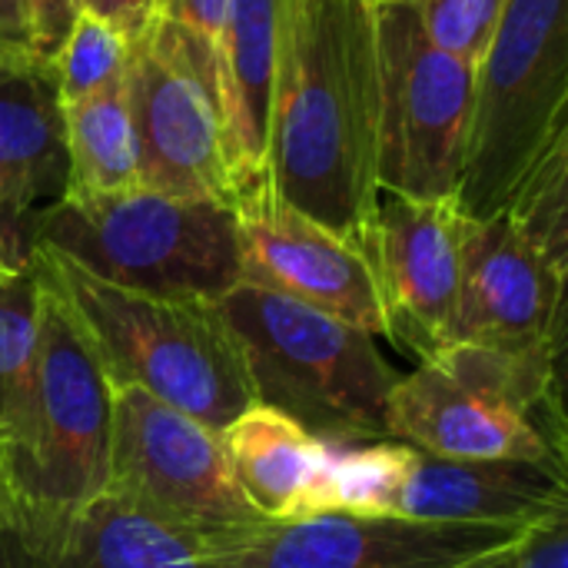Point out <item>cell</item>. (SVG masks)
<instances>
[{
  "mask_svg": "<svg viewBox=\"0 0 568 568\" xmlns=\"http://www.w3.org/2000/svg\"><path fill=\"white\" fill-rule=\"evenodd\" d=\"M463 220L456 200H413L379 190L366 260L383 310V336L416 359L449 346Z\"/></svg>",
  "mask_w": 568,
  "mask_h": 568,
  "instance_id": "obj_14",
  "label": "cell"
},
{
  "mask_svg": "<svg viewBox=\"0 0 568 568\" xmlns=\"http://www.w3.org/2000/svg\"><path fill=\"white\" fill-rule=\"evenodd\" d=\"M379 23V190L456 200L476 103V63L439 50L419 3H376Z\"/></svg>",
  "mask_w": 568,
  "mask_h": 568,
  "instance_id": "obj_8",
  "label": "cell"
},
{
  "mask_svg": "<svg viewBox=\"0 0 568 568\" xmlns=\"http://www.w3.org/2000/svg\"><path fill=\"white\" fill-rule=\"evenodd\" d=\"M0 60H10V57H3V53H0Z\"/></svg>",
  "mask_w": 568,
  "mask_h": 568,
  "instance_id": "obj_33",
  "label": "cell"
},
{
  "mask_svg": "<svg viewBox=\"0 0 568 568\" xmlns=\"http://www.w3.org/2000/svg\"><path fill=\"white\" fill-rule=\"evenodd\" d=\"M240 283L263 286L373 336H383V310L366 253L290 206L266 183L236 203Z\"/></svg>",
  "mask_w": 568,
  "mask_h": 568,
  "instance_id": "obj_13",
  "label": "cell"
},
{
  "mask_svg": "<svg viewBox=\"0 0 568 568\" xmlns=\"http://www.w3.org/2000/svg\"><path fill=\"white\" fill-rule=\"evenodd\" d=\"M568 513L566 469L526 459H446L406 446L389 516L419 523L519 526Z\"/></svg>",
  "mask_w": 568,
  "mask_h": 568,
  "instance_id": "obj_16",
  "label": "cell"
},
{
  "mask_svg": "<svg viewBox=\"0 0 568 568\" xmlns=\"http://www.w3.org/2000/svg\"><path fill=\"white\" fill-rule=\"evenodd\" d=\"M37 280L30 403L20 429L0 439V536L17 552L93 503L110 473V383L40 266Z\"/></svg>",
  "mask_w": 568,
  "mask_h": 568,
  "instance_id": "obj_2",
  "label": "cell"
},
{
  "mask_svg": "<svg viewBox=\"0 0 568 568\" xmlns=\"http://www.w3.org/2000/svg\"><path fill=\"white\" fill-rule=\"evenodd\" d=\"M568 0H509L476 67V103L456 206L499 213L542 153L568 136Z\"/></svg>",
  "mask_w": 568,
  "mask_h": 568,
  "instance_id": "obj_7",
  "label": "cell"
},
{
  "mask_svg": "<svg viewBox=\"0 0 568 568\" xmlns=\"http://www.w3.org/2000/svg\"><path fill=\"white\" fill-rule=\"evenodd\" d=\"M216 306L256 403L286 413L326 446L389 439L386 399L399 373L373 333L253 283H236Z\"/></svg>",
  "mask_w": 568,
  "mask_h": 568,
  "instance_id": "obj_4",
  "label": "cell"
},
{
  "mask_svg": "<svg viewBox=\"0 0 568 568\" xmlns=\"http://www.w3.org/2000/svg\"><path fill=\"white\" fill-rule=\"evenodd\" d=\"M0 53L3 57H37L27 0H0Z\"/></svg>",
  "mask_w": 568,
  "mask_h": 568,
  "instance_id": "obj_29",
  "label": "cell"
},
{
  "mask_svg": "<svg viewBox=\"0 0 568 568\" xmlns=\"http://www.w3.org/2000/svg\"><path fill=\"white\" fill-rule=\"evenodd\" d=\"M376 0H280L266 176L366 253L376 216Z\"/></svg>",
  "mask_w": 568,
  "mask_h": 568,
  "instance_id": "obj_1",
  "label": "cell"
},
{
  "mask_svg": "<svg viewBox=\"0 0 568 568\" xmlns=\"http://www.w3.org/2000/svg\"><path fill=\"white\" fill-rule=\"evenodd\" d=\"M230 469L246 503L270 523H296L326 513L333 446L306 433L286 413L253 403L220 429Z\"/></svg>",
  "mask_w": 568,
  "mask_h": 568,
  "instance_id": "obj_18",
  "label": "cell"
},
{
  "mask_svg": "<svg viewBox=\"0 0 568 568\" xmlns=\"http://www.w3.org/2000/svg\"><path fill=\"white\" fill-rule=\"evenodd\" d=\"M37 246L90 276L170 300H220L240 283L236 210L206 196L120 190L63 196L40 223Z\"/></svg>",
  "mask_w": 568,
  "mask_h": 568,
  "instance_id": "obj_6",
  "label": "cell"
},
{
  "mask_svg": "<svg viewBox=\"0 0 568 568\" xmlns=\"http://www.w3.org/2000/svg\"><path fill=\"white\" fill-rule=\"evenodd\" d=\"M33 27V53L50 63L77 17V0H27Z\"/></svg>",
  "mask_w": 568,
  "mask_h": 568,
  "instance_id": "obj_28",
  "label": "cell"
},
{
  "mask_svg": "<svg viewBox=\"0 0 568 568\" xmlns=\"http://www.w3.org/2000/svg\"><path fill=\"white\" fill-rule=\"evenodd\" d=\"M123 83L136 133L140 186L233 203L216 53L160 13L130 43Z\"/></svg>",
  "mask_w": 568,
  "mask_h": 568,
  "instance_id": "obj_10",
  "label": "cell"
},
{
  "mask_svg": "<svg viewBox=\"0 0 568 568\" xmlns=\"http://www.w3.org/2000/svg\"><path fill=\"white\" fill-rule=\"evenodd\" d=\"M77 10L106 20L110 27H116L133 43L166 10V0H77Z\"/></svg>",
  "mask_w": 568,
  "mask_h": 568,
  "instance_id": "obj_26",
  "label": "cell"
},
{
  "mask_svg": "<svg viewBox=\"0 0 568 568\" xmlns=\"http://www.w3.org/2000/svg\"><path fill=\"white\" fill-rule=\"evenodd\" d=\"M67 190L63 100L50 63L0 60V273L30 266L40 223Z\"/></svg>",
  "mask_w": 568,
  "mask_h": 568,
  "instance_id": "obj_15",
  "label": "cell"
},
{
  "mask_svg": "<svg viewBox=\"0 0 568 568\" xmlns=\"http://www.w3.org/2000/svg\"><path fill=\"white\" fill-rule=\"evenodd\" d=\"M513 568H568V513L529 526L516 542Z\"/></svg>",
  "mask_w": 568,
  "mask_h": 568,
  "instance_id": "obj_25",
  "label": "cell"
},
{
  "mask_svg": "<svg viewBox=\"0 0 568 568\" xmlns=\"http://www.w3.org/2000/svg\"><path fill=\"white\" fill-rule=\"evenodd\" d=\"M526 529L320 513L263 523L230 542L216 568H466L509 549Z\"/></svg>",
  "mask_w": 568,
  "mask_h": 568,
  "instance_id": "obj_11",
  "label": "cell"
},
{
  "mask_svg": "<svg viewBox=\"0 0 568 568\" xmlns=\"http://www.w3.org/2000/svg\"><path fill=\"white\" fill-rule=\"evenodd\" d=\"M566 273L509 213L466 216L449 346L562 353Z\"/></svg>",
  "mask_w": 568,
  "mask_h": 568,
  "instance_id": "obj_12",
  "label": "cell"
},
{
  "mask_svg": "<svg viewBox=\"0 0 568 568\" xmlns=\"http://www.w3.org/2000/svg\"><path fill=\"white\" fill-rule=\"evenodd\" d=\"M163 13L173 17L186 33H193L200 43H206L216 53L230 17V0H166Z\"/></svg>",
  "mask_w": 568,
  "mask_h": 568,
  "instance_id": "obj_27",
  "label": "cell"
},
{
  "mask_svg": "<svg viewBox=\"0 0 568 568\" xmlns=\"http://www.w3.org/2000/svg\"><path fill=\"white\" fill-rule=\"evenodd\" d=\"M499 213H509L549 256L568 263V136L542 153Z\"/></svg>",
  "mask_w": 568,
  "mask_h": 568,
  "instance_id": "obj_23",
  "label": "cell"
},
{
  "mask_svg": "<svg viewBox=\"0 0 568 568\" xmlns=\"http://www.w3.org/2000/svg\"><path fill=\"white\" fill-rule=\"evenodd\" d=\"M0 568H20V552L7 536H0Z\"/></svg>",
  "mask_w": 568,
  "mask_h": 568,
  "instance_id": "obj_31",
  "label": "cell"
},
{
  "mask_svg": "<svg viewBox=\"0 0 568 568\" xmlns=\"http://www.w3.org/2000/svg\"><path fill=\"white\" fill-rule=\"evenodd\" d=\"M386 433L446 459H526L566 469L559 353L453 343L393 383Z\"/></svg>",
  "mask_w": 568,
  "mask_h": 568,
  "instance_id": "obj_5",
  "label": "cell"
},
{
  "mask_svg": "<svg viewBox=\"0 0 568 568\" xmlns=\"http://www.w3.org/2000/svg\"><path fill=\"white\" fill-rule=\"evenodd\" d=\"M376 3H419V0H376Z\"/></svg>",
  "mask_w": 568,
  "mask_h": 568,
  "instance_id": "obj_32",
  "label": "cell"
},
{
  "mask_svg": "<svg viewBox=\"0 0 568 568\" xmlns=\"http://www.w3.org/2000/svg\"><path fill=\"white\" fill-rule=\"evenodd\" d=\"M519 542V539H516ZM516 542L509 546V549H503V552H493V556H486V559H479V562H473V566L466 568H513V552H516Z\"/></svg>",
  "mask_w": 568,
  "mask_h": 568,
  "instance_id": "obj_30",
  "label": "cell"
},
{
  "mask_svg": "<svg viewBox=\"0 0 568 568\" xmlns=\"http://www.w3.org/2000/svg\"><path fill=\"white\" fill-rule=\"evenodd\" d=\"M220 552V542L103 489L53 536L20 552V568H216Z\"/></svg>",
  "mask_w": 568,
  "mask_h": 568,
  "instance_id": "obj_17",
  "label": "cell"
},
{
  "mask_svg": "<svg viewBox=\"0 0 568 568\" xmlns=\"http://www.w3.org/2000/svg\"><path fill=\"white\" fill-rule=\"evenodd\" d=\"M37 266L0 273V439L17 433L33 386L37 343Z\"/></svg>",
  "mask_w": 568,
  "mask_h": 568,
  "instance_id": "obj_21",
  "label": "cell"
},
{
  "mask_svg": "<svg viewBox=\"0 0 568 568\" xmlns=\"http://www.w3.org/2000/svg\"><path fill=\"white\" fill-rule=\"evenodd\" d=\"M509 0H419L423 33L446 53L483 63Z\"/></svg>",
  "mask_w": 568,
  "mask_h": 568,
  "instance_id": "obj_24",
  "label": "cell"
},
{
  "mask_svg": "<svg viewBox=\"0 0 568 568\" xmlns=\"http://www.w3.org/2000/svg\"><path fill=\"white\" fill-rule=\"evenodd\" d=\"M33 263L70 306L110 386H136L216 433L256 403L216 300L123 290L47 246L33 250Z\"/></svg>",
  "mask_w": 568,
  "mask_h": 568,
  "instance_id": "obj_3",
  "label": "cell"
},
{
  "mask_svg": "<svg viewBox=\"0 0 568 568\" xmlns=\"http://www.w3.org/2000/svg\"><path fill=\"white\" fill-rule=\"evenodd\" d=\"M106 489L223 552L270 523L240 493L220 433L136 386H110Z\"/></svg>",
  "mask_w": 568,
  "mask_h": 568,
  "instance_id": "obj_9",
  "label": "cell"
},
{
  "mask_svg": "<svg viewBox=\"0 0 568 568\" xmlns=\"http://www.w3.org/2000/svg\"><path fill=\"white\" fill-rule=\"evenodd\" d=\"M280 0H230V17L216 50L223 143L233 176V203L270 183V100L276 73Z\"/></svg>",
  "mask_w": 568,
  "mask_h": 568,
  "instance_id": "obj_19",
  "label": "cell"
},
{
  "mask_svg": "<svg viewBox=\"0 0 568 568\" xmlns=\"http://www.w3.org/2000/svg\"><path fill=\"white\" fill-rule=\"evenodd\" d=\"M126 63H130V40L106 20L77 10L57 57L50 60V70L60 100L70 103L120 83L126 77Z\"/></svg>",
  "mask_w": 568,
  "mask_h": 568,
  "instance_id": "obj_22",
  "label": "cell"
},
{
  "mask_svg": "<svg viewBox=\"0 0 568 568\" xmlns=\"http://www.w3.org/2000/svg\"><path fill=\"white\" fill-rule=\"evenodd\" d=\"M123 80L100 93L63 103V140L70 160L67 196L120 193L140 186L136 133Z\"/></svg>",
  "mask_w": 568,
  "mask_h": 568,
  "instance_id": "obj_20",
  "label": "cell"
}]
</instances>
